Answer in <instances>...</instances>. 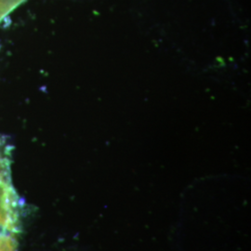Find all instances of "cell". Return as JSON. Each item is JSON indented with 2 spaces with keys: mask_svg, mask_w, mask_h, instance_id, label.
<instances>
[{
  "mask_svg": "<svg viewBox=\"0 0 251 251\" xmlns=\"http://www.w3.org/2000/svg\"><path fill=\"white\" fill-rule=\"evenodd\" d=\"M24 1L25 0H0V20Z\"/></svg>",
  "mask_w": 251,
  "mask_h": 251,
  "instance_id": "obj_2",
  "label": "cell"
},
{
  "mask_svg": "<svg viewBox=\"0 0 251 251\" xmlns=\"http://www.w3.org/2000/svg\"><path fill=\"white\" fill-rule=\"evenodd\" d=\"M0 251H17L14 235L8 234L0 236Z\"/></svg>",
  "mask_w": 251,
  "mask_h": 251,
  "instance_id": "obj_1",
  "label": "cell"
}]
</instances>
